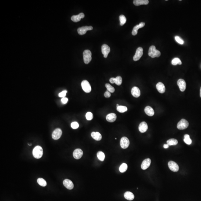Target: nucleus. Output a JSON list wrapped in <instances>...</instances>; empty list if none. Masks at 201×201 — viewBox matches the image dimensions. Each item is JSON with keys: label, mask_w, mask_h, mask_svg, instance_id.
<instances>
[{"label": "nucleus", "mask_w": 201, "mask_h": 201, "mask_svg": "<svg viewBox=\"0 0 201 201\" xmlns=\"http://www.w3.org/2000/svg\"><path fill=\"white\" fill-rule=\"evenodd\" d=\"M189 123L188 121L184 119H182L178 122L177 128L179 130H184L186 129L188 127Z\"/></svg>", "instance_id": "39448f33"}, {"label": "nucleus", "mask_w": 201, "mask_h": 201, "mask_svg": "<svg viewBox=\"0 0 201 201\" xmlns=\"http://www.w3.org/2000/svg\"><path fill=\"white\" fill-rule=\"evenodd\" d=\"M97 157L100 161H103L105 158L104 153L102 151H99L97 154Z\"/></svg>", "instance_id": "bb28decb"}, {"label": "nucleus", "mask_w": 201, "mask_h": 201, "mask_svg": "<svg viewBox=\"0 0 201 201\" xmlns=\"http://www.w3.org/2000/svg\"><path fill=\"white\" fill-rule=\"evenodd\" d=\"M166 143L169 146H174L177 145L178 143V140L176 139H171L167 140Z\"/></svg>", "instance_id": "a878e982"}, {"label": "nucleus", "mask_w": 201, "mask_h": 201, "mask_svg": "<svg viewBox=\"0 0 201 201\" xmlns=\"http://www.w3.org/2000/svg\"><path fill=\"white\" fill-rule=\"evenodd\" d=\"M148 55L152 58H158L161 56V53L160 51L156 49L154 45H152L149 48Z\"/></svg>", "instance_id": "f257e3e1"}, {"label": "nucleus", "mask_w": 201, "mask_h": 201, "mask_svg": "<svg viewBox=\"0 0 201 201\" xmlns=\"http://www.w3.org/2000/svg\"><path fill=\"white\" fill-rule=\"evenodd\" d=\"M117 118V115L115 113H111L107 115L106 117V119L109 122H113L116 120Z\"/></svg>", "instance_id": "412c9836"}, {"label": "nucleus", "mask_w": 201, "mask_h": 201, "mask_svg": "<svg viewBox=\"0 0 201 201\" xmlns=\"http://www.w3.org/2000/svg\"><path fill=\"white\" fill-rule=\"evenodd\" d=\"M122 78L120 76H118L115 79V83L117 85L120 86L122 84Z\"/></svg>", "instance_id": "f704fd0d"}, {"label": "nucleus", "mask_w": 201, "mask_h": 201, "mask_svg": "<svg viewBox=\"0 0 201 201\" xmlns=\"http://www.w3.org/2000/svg\"><path fill=\"white\" fill-rule=\"evenodd\" d=\"M144 112L147 115L149 116H153L155 113L154 109L149 106H147L145 107Z\"/></svg>", "instance_id": "5701e85b"}, {"label": "nucleus", "mask_w": 201, "mask_h": 201, "mask_svg": "<svg viewBox=\"0 0 201 201\" xmlns=\"http://www.w3.org/2000/svg\"><path fill=\"white\" fill-rule=\"evenodd\" d=\"M93 30V27L92 26H84L80 27L78 29V32L79 35H83L86 33L88 31Z\"/></svg>", "instance_id": "9d476101"}, {"label": "nucleus", "mask_w": 201, "mask_h": 201, "mask_svg": "<svg viewBox=\"0 0 201 201\" xmlns=\"http://www.w3.org/2000/svg\"><path fill=\"white\" fill-rule=\"evenodd\" d=\"M171 63L173 65H181L182 64V62L179 58H175L172 60Z\"/></svg>", "instance_id": "2f4dec72"}, {"label": "nucleus", "mask_w": 201, "mask_h": 201, "mask_svg": "<svg viewBox=\"0 0 201 201\" xmlns=\"http://www.w3.org/2000/svg\"><path fill=\"white\" fill-rule=\"evenodd\" d=\"M156 88L159 93H163L165 91V87L163 83L161 82H158Z\"/></svg>", "instance_id": "aec40b11"}, {"label": "nucleus", "mask_w": 201, "mask_h": 201, "mask_svg": "<svg viewBox=\"0 0 201 201\" xmlns=\"http://www.w3.org/2000/svg\"><path fill=\"white\" fill-rule=\"evenodd\" d=\"M145 26V23L143 22H141L139 25H136L135 27L133 28L132 31V34L133 36H136L137 34L138 33V30L140 28H143Z\"/></svg>", "instance_id": "dca6fc26"}, {"label": "nucleus", "mask_w": 201, "mask_h": 201, "mask_svg": "<svg viewBox=\"0 0 201 201\" xmlns=\"http://www.w3.org/2000/svg\"><path fill=\"white\" fill-rule=\"evenodd\" d=\"M91 135V136L92 137V138L95 140H97V141H99L102 139V137L101 134L98 132H92Z\"/></svg>", "instance_id": "393cba45"}, {"label": "nucleus", "mask_w": 201, "mask_h": 201, "mask_svg": "<svg viewBox=\"0 0 201 201\" xmlns=\"http://www.w3.org/2000/svg\"><path fill=\"white\" fill-rule=\"evenodd\" d=\"M200 96L201 98V87L200 88Z\"/></svg>", "instance_id": "c03bdc74"}, {"label": "nucleus", "mask_w": 201, "mask_h": 201, "mask_svg": "<svg viewBox=\"0 0 201 201\" xmlns=\"http://www.w3.org/2000/svg\"><path fill=\"white\" fill-rule=\"evenodd\" d=\"M71 127L73 129H77L79 128V124L78 122H73L71 123Z\"/></svg>", "instance_id": "4c0bfd02"}, {"label": "nucleus", "mask_w": 201, "mask_h": 201, "mask_svg": "<svg viewBox=\"0 0 201 201\" xmlns=\"http://www.w3.org/2000/svg\"><path fill=\"white\" fill-rule=\"evenodd\" d=\"M86 117L88 120H91L93 118V114L91 112H88L86 114Z\"/></svg>", "instance_id": "c9c22d12"}, {"label": "nucleus", "mask_w": 201, "mask_h": 201, "mask_svg": "<svg viewBox=\"0 0 201 201\" xmlns=\"http://www.w3.org/2000/svg\"><path fill=\"white\" fill-rule=\"evenodd\" d=\"M106 88L107 89V91L110 93H113L115 91V89L113 86L111 85L110 84H106Z\"/></svg>", "instance_id": "72a5a7b5"}, {"label": "nucleus", "mask_w": 201, "mask_h": 201, "mask_svg": "<svg viewBox=\"0 0 201 201\" xmlns=\"http://www.w3.org/2000/svg\"><path fill=\"white\" fill-rule=\"evenodd\" d=\"M124 197L125 198L128 200H132L135 198L134 195L132 192L130 191H127L124 194Z\"/></svg>", "instance_id": "b1692460"}, {"label": "nucleus", "mask_w": 201, "mask_h": 201, "mask_svg": "<svg viewBox=\"0 0 201 201\" xmlns=\"http://www.w3.org/2000/svg\"><path fill=\"white\" fill-rule=\"evenodd\" d=\"M184 141L188 145L191 144L192 143V140L190 138V136L188 135H184Z\"/></svg>", "instance_id": "cd10ccee"}, {"label": "nucleus", "mask_w": 201, "mask_h": 201, "mask_svg": "<svg viewBox=\"0 0 201 201\" xmlns=\"http://www.w3.org/2000/svg\"><path fill=\"white\" fill-rule=\"evenodd\" d=\"M84 14L83 13H81L77 15L72 16L71 19L73 22H77L81 21V19L84 18Z\"/></svg>", "instance_id": "a211bd4d"}, {"label": "nucleus", "mask_w": 201, "mask_h": 201, "mask_svg": "<svg viewBox=\"0 0 201 201\" xmlns=\"http://www.w3.org/2000/svg\"><path fill=\"white\" fill-rule=\"evenodd\" d=\"M175 40L177 43H179L180 44H183L184 43V41L183 40V39H181L180 37L178 36H176L175 37Z\"/></svg>", "instance_id": "e433bc0d"}, {"label": "nucleus", "mask_w": 201, "mask_h": 201, "mask_svg": "<svg viewBox=\"0 0 201 201\" xmlns=\"http://www.w3.org/2000/svg\"><path fill=\"white\" fill-rule=\"evenodd\" d=\"M33 155L35 158L36 159L40 158L43 156V149L40 146H36L33 149Z\"/></svg>", "instance_id": "f03ea898"}, {"label": "nucleus", "mask_w": 201, "mask_h": 201, "mask_svg": "<svg viewBox=\"0 0 201 201\" xmlns=\"http://www.w3.org/2000/svg\"><path fill=\"white\" fill-rule=\"evenodd\" d=\"M119 19H120V26H123L125 23L126 22V20H127L126 18H125V16L123 15H120V16H119Z\"/></svg>", "instance_id": "473e14b6"}, {"label": "nucleus", "mask_w": 201, "mask_h": 201, "mask_svg": "<svg viewBox=\"0 0 201 201\" xmlns=\"http://www.w3.org/2000/svg\"><path fill=\"white\" fill-rule=\"evenodd\" d=\"M37 181L38 183L41 186L45 187L47 185L46 181L44 179H42V178H39Z\"/></svg>", "instance_id": "7c9ffc66"}, {"label": "nucleus", "mask_w": 201, "mask_h": 201, "mask_svg": "<svg viewBox=\"0 0 201 201\" xmlns=\"http://www.w3.org/2000/svg\"><path fill=\"white\" fill-rule=\"evenodd\" d=\"M143 55V49L141 47H139L137 49L135 55L133 57V60L135 61L139 60Z\"/></svg>", "instance_id": "423d86ee"}, {"label": "nucleus", "mask_w": 201, "mask_h": 201, "mask_svg": "<svg viewBox=\"0 0 201 201\" xmlns=\"http://www.w3.org/2000/svg\"><path fill=\"white\" fill-rule=\"evenodd\" d=\"M62 134V130L60 129H56L53 131L52 134V137L53 139L57 140L60 138Z\"/></svg>", "instance_id": "1a4fd4ad"}, {"label": "nucleus", "mask_w": 201, "mask_h": 201, "mask_svg": "<svg viewBox=\"0 0 201 201\" xmlns=\"http://www.w3.org/2000/svg\"><path fill=\"white\" fill-rule=\"evenodd\" d=\"M63 184L64 186L69 190H72L73 188V184L70 180L69 179L64 180L63 182Z\"/></svg>", "instance_id": "2eb2a0df"}, {"label": "nucleus", "mask_w": 201, "mask_h": 201, "mask_svg": "<svg viewBox=\"0 0 201 201\" xmlns=\"http://www.w3.org/2000/svg\"><path fill=\"white\" fill-rule=\"evenodd\" d=\"M119 106V104H117V106H116V107H117H117H118V106Z\"/></svg>", "instance_id": "a18cd8bd"}, {"label": "nucleus", "mask_w": 201, "mask_h": 201, "mask_svg": "<svg viewBox=\"0 0 201 201\" xmlns=\"http://www.w3.org/2000/svg\"><path fill=\"white\" fill-rule=\"evenodd\" d=\"M101 51L104 58H107L108 56V54L110 51V48L107 44H104L102 46Z\"/></svg>", "instance_id": "9b49d317"}, {"label": "nucleus", "mask_w": 201, "mask_h": 201, "mask_svg": "<svg viewBox=\"0 0 201 201\" xmlns=\"http://www.w3.org/2000/svg\"><path fill=\"white\" fill-rule=\"evenodd\" d=\"M104 96L106 98H110L111 96V94L110 92L107 91L104 93Z\"/></svg>", "instance_id": "ea45409f"}, {"label": "nucleus", "mask_w": 201, "mask_h": 201, "mask_svg": "<svg viewBox=\"0 0 201 201\" xmlns=\"http://www.w3.org/2000/svg\"><path fill=\"white\" fill-rule=\"evenodd\" d=\"M83 155V151L80 149H76L73 152V156L75 159H79L82 157Z\"/></svg>", "instance_id": "ddd939ff"}, {"label": "nucleus", "mask_w": 201, "mask_h": 201, "mask_svg": "<svg viewBox=\"0 0 201 201\" xmlns=\"http://www.w3.org/2000/svg\"><path fill=\"white\" fill-rule=\"evenodd\" d=\"M148 129V125L146 122L143 121L140 124L139 126V130L142 133L146 132Z\"/></svg>", "instance_id": "f3484780"}, {"label": "nucleus", "mask_w": 201, "mask_h": 201, "mask_svg": "<svg viewBox=\"0 0 201 201\" xmlns=\"http://www.w3.org/2000/svg\"><path fill=\"white\" fill-rule=\"evenodd\" d=\"M149 3V1L148 0H135L133 1V4L136 6L141 5H147Z\"/></svg>", "instance_id": "4be33fe9"}, {"label": "nucleus", "mask_w": 201, "mask_h": 201, "mask_svg": "<svg viewBox=\"0 0 201 201\" xmlns=\"http://www.w3.org/2000/svg\"><path fill=\"white\" fill-rule=\"evenodd\" d=\"M68 101V99L67 98H66V97H64V98H62L61 99V101L64 104H66L67 103Z\"/></svg>", "instance_id": "a19ab883"}, {"label": "nucleus", "mask_w": 201, "mask_h": 201, "mask_svg": "<svg viewBox=\"0 0 201 201\" xmlns=\"http://www.w3.org/2000/svg\"><path fill=\"white\" fill-rule=\"evenodd\" d=\"M177 84L179 87L180 90L181 92H184L186 88V83L184 79H180L177 81Z\"/></svg>", "instance_id": "f8f14e48"}, {"label": "nucleus", "mask_w": 201, "mask_h": 201, "mask_svg": "<svg viewBox=\"0 0 201 201\" xmlns=\"http://www.w3.org/2000/svg\"><path fill=\"white\" fill-rule=\"evenodd\" d=\"M169 146V145L168 144H164V147L165 148V149H167V148H168Z\"/></svg>", "instance_id": "37998d69"}, {"label": "nucleus", "mask_w": 201, "mask_h": 201, "mask_svg": "<svg viewBox=\"0 0 201 201\" xmlns=\"http://www.w3.org/2000/svg\"><path fill=\"white\" fill-rule=\"evenodd\" d=\"M121 147L122 149H126L128 147L130 144V141L129 139L125 137H122L120 142Z\"/></svg>", "instance_id": "6e6552de"}, {"label": "nucleus", "mask_w": 201, "mask_h": 201, "mask_svg": "<svg viewBox=\"0 0 201 201\" xmlns=\"http://www.w3.org/2000/svg\"><path fill=\"white\" fill-rule=\"evenodd\" d=\"M83 58L84 62L86 64H88L92 60V53L89 50H85L83 52Z\"/></svg>", "instance_id": "7ed1b4c3"}, {"label": "nucleus", "mask_w": 201, "mask_h": 201, "mask_svg": "<svg viewBox=\"0 0 201 201\" xmlns=\"http://www.w3.org/2000/svg\"><path fill=\"white\" fill-rule=\"evenodd\" d=\"M117 111L120 113H124L128 111V108L124 106H119L117 108Z\"/></svg>", "instance_id": "c756f323"}, {"label": "nucleus", "mask_w": 201, "mask_h": 201, "mask_svg": "<svg viewBox=\"0 0 201 201\" xmlns=\"http://www.w3.org/2000/svg\"><path fill=\"white\" fill-rule=\"evenodd\" d=\"M67 91L66 90H64L62 92H60L59 93V96L60 97H62V98H64L66 96V94L67 93Z\"/></svg>", "instance_id": "58836bf2"}, {"label": "nucleus", "mask_w": 201, "mask_h": 201, "mask_svg": "<svg viewBox=\"0 0 201 201\" xmlns=\"http://www.w3.org/2000/svg\"><path fill=\"white\" fill-rule=\"evenodd\" d=\"M168 166L170 170L173 172L178 171L179 169V165L175 162L170 161L168 163Z\"/></svg>", "instance_id": "0eeeda50"}, {"label": "nucleus", "mask_w": 201, "mask_h": 201, "mask_svg": "<svg viewBox=\"0 0 201 201\" xmlns=\"http://www.w3.org/2000/svg\"><path fill=\"white\" fill-rule=\"evenodd\" d=\"M115 78H111L110 79V83H111V84H114V83H115Z\"/></svg>", "instance_id": "79ce46f5"}, {"label": "nucleus", "mask_w": 201, "mask_h": 201, "mask_svg": "<svg viewBox=\"0 0 201 201\" xmlns=\"http://www.w3.org/2000/svg\"><path fill=\"white\" fill-rule=\"evenodd\" d=\"M128 165L125 163H122L120 166L119 170L121 172L123 173L126 171L128 169Z\"/></svg>", "instance_id": "c85d7f7f"}, {"label": "nucleus", "mask_w": 201, "mask_h": 201, "mask_svg": "<svg viewBox=\"0 0 201 201\" xmlns=\"http://www.w3.org/2000/svg\"><path fill=\"white\" fill-rule=\"evenodd\" d=\"M81 86L84 91L86 93H89L91 91V87L89 82L86 80H84L81 83Z\"/></svg>", "instance_id": "20e7f679"}, {"label": "nucleus", "mask_w": 201, "mask_h": 201, "mask_svg": "<svg viewBox=\"0 0 201 201\" xmlns=\"http://www.w3.org/2000/svg\"><path fill=\"white\" fill-rule=\"evenodd\" d=\"M151 161L150 159L147 158L144 159L142 162L141 164V167L142 169L143 170H145L148 168L150 165Z\"/></svg>", "instance_id": "4468645a"}, {"label": "nucleus", "mask_w": 201, "mask_h": 201, "mask_svg": "<svg viewBox=\"0 0 201 201\" xmlns=\"http://www.w3.org/2000/svg\"><path fill=\"white\" fill-rule=\"evenodd\" d=\"M132 95L135 98H138L140 95V91L138 87L135 86L132 88L131 90Z\"/></svg>", "instance_id": "6ab92c4d"}]
</instances>
